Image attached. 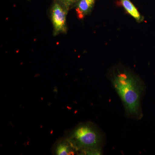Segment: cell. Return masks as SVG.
<instances>
[{
    "label": "cell",
    "mask_w": 155,
    "mask_h": 155,
    "mask_svg": "<svg viewBox=\"0 0 155 155\" xmlns=\"http://www.w3.org/2000/svg\"><path fill=\"white\" fill-rule=\"evenodd\" d=\"M125 11L135 19L137 22H141L144 20V17L139 12L138 10L130 0H120Z\"/></svg>",
    "instance_id": "6"
},
{
    "label": "cell",
    "mask_w": 155,
    "mask_h": 155,
    "mask_svg": "<svg viewBox=\"0 0 155 155\" xmlns=\"http://www.w3.org/2000/svg\"><path fill=\"white\" fill-rule=\"evenodd\" d=\"M52 153L56 155H74L77 153L71 143L65 137L58 140L53 147Z\"/></svg>",
    "instance_id": "4"
},
{
    "label": "cell",
    "mask_w": 155,
    "mask_h": 155,
    "mask_svg": "<svg viewBox=\"0 0 155 155\" xmlns=\"http://www.w3.org/2000/svg\"><path fill=\"white\" fill-rule=\"evenodd\" d=\"M61 3L64 7H66L67 10H69L75 7V4L78 0H56Z\"/></svg>",
    "instance_id": "7"
},
{
    "label": "cell",
    "mask_w": 155,
    "mask_h": 155,
    "mask_svg": "<svg viewBox=\"0 0 155 155\" xmlns=\"http://www.w3.org/2000/svg\"><path fill=\"white\" fill-rule=\"evenodd\" d=\"M113 87L122 101L127 116L139 119L143 116L141 100L145 89L138 75L124 66L118 65L109 72Z\"/></svg>",
    "instance_id": "1"
},
{
    "label": "cell",
    "mask_w": 155,
    "mask_h": 155,
    "mask_svg": "<svg viewBox=\"0 0 155 155\" xmlns=\"http://www.w3.org/2000/svg\"><path fill=\"white\" fill-rule=\"evenodd\" d=\"M96 0H78L75 7L78 18L84 19L91 13Z\"/></svg>",
    "instance_id": "5"
},
{
    "label": "cell",
    "mask_w": 155,
    "mask_h": 155,
    "mask_svg": "<svg viewBox=\"0 0 155 155\" xmlns=\"http://www.w3.org/2000/svg\"><path fill=\"white\" fill-rule=\"evenodd\" d=\"M77 153L100 155L102 153L104 136L101 130L91 122H82L65 134Z\"/></svg>",
    "instance_id": "2"
},
{
    "label": "cell",
    "mask_w": 155,
    "mask_h": 155,
    "mask_svg": "<svg viewBox=\"0 0 155 155\" xmlns=\"http://www.w3.org/2000/svg\"><path fill=\"white\" fill-rule=\"evenodd\" d=\"M69 10L63 5L54 0L51 9V18L54 28V35L67 33L66 18Z\"/></svg>",
    "instance_id": "3"
}]
</instances>
